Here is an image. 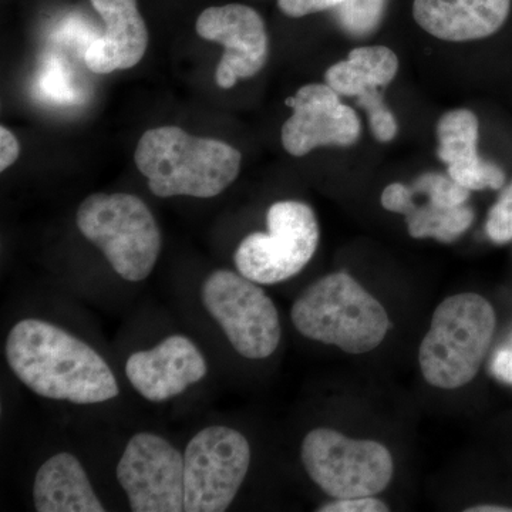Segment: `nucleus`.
I'll return each mask as SVG.
<instances>
[{
    "label": "nucleus",
    "mask_w": 512,
    "mask_h": 512,
    "mask_svg": "<svg viewBox=\"0 0 512 512\" xmlns=\"http://www.w3.org/2000/svg\"><path fill=\"white\" fill-rule=\"evenodd\" d=\"M6 359L16 377L46 399L74 404L119 396L113 370L83 340L40 319L20 320L6 339Z\"/></svg>",
    "instance_id": "obj_1"
},
{
    "label": "nucleus",
    "mask_w": 512,
    "mask_h": 512,
    "mask_svg": "<svg viewBox=\"0 0 512 512\" xmlns=\"http://www.w3.org/2000/svg\"><path fill=\"white\" fill-rule=\"evenodd\" d=\"M414 194L410 187L400 183L387 185L382 194V205L387 211L406 217L414 207Z\"/></svg>",
    "instance_id": "obj_27"
},
{
    "label": "nucleus",
    "mask_w": 512,
    "mask_h": 512,
    "mask_svg": "<svg viewBox=\"0 0 512 512\" xmlns=\"http://www.w3.org/2000/svg\"><path fill=\"white\" fill-rule=\"evenodd\" d=\"M410 190L414 195H429L430 202L446 208L461 207L470 197V190L456 183L450 175L436 173L420 175Z\"/></svg>",
    "instance_id": "obj_22"
},
{
    "label": "nucleus",
    "mask_w": 512,
    "mask_h": 512,
    "mask_svg": "<svg viewBox=\"0 0 512 512\" xmlns=\"http://www.w3.org/2000/svg\"><path fill=\"white\" fill-rule=\"evenodd\" d=\"M198 36L224 46L215 79L221 89H231L239 79H251L264 69L269 57V37L262 16L239 3L205 9L197 19Z\"/></svg>",
    "instance_id": "obj_11"
},
{
    "label": "nucleus",
    "mask_w": 512,
    "mask_h": 512,
    "mask_svg": "<svg viewBox=\"0 0 512 512\" xmlns=\"http://www.w3.org/2000/svg\"><path fill=\"white\" fill-rule=\"evenodd\" d=\"M35 87L40 99L55 106H73L83 99L72 67L59 56L50 55L43 60Z\"/></svg>",
    "instance_id": "obj_20"
},
{
    "label": "nucleus",
    "mask_w": 512,
    "mask_h": 512,
    "mask_svg": "<svg viewBox=\"0 0 512 512\" xmlns=\"http://www.w3.org/2000/svg\"><path fill=\"white\" fill-rule=\"evenodd\" d=\"M493 373L501 382L512 384V350L503 349L495 355Z\"/></svg>",
    "instance_id": "obj_29"
},
{
    "label": "nucleus",
    "mask_w": 512,
    "mask_h": 512,
    "mask_svg": "<svg viewBox=\"0 0 512 512\" xmlns=\"http://www.w3.org/2000/svg\"><path fill=\"white\" fill-rule=\"evenodd\" d=\"M92 5L103 19L104 32L84 50L87 69L109 74L140 63L148 47V30L137 0H92Z\"/></svg>",
    "instance_id": "obj_14"
},
{
    "label": "nucleus",
    "mask_w": 512,
    "mask_h": 512,
    "mask_svg": "<svg viewBox=\"0 0 512 512\" xmlns=\"http://www.w3.org/2000/svg\"><path fill=\"white\" fill-rule=\"evenodd\" d=\"M291 318L305 338L350 355L376 349L390 329L382 303L345 272L325 276L306 288L293 303Z\"/></svg>",
    "instance_id": "obj_3"
},
{
    "label": "nucleus",
    "mask_w": 512,
    "mask_h": 512,
    "mask_svg": "<svg viewBox=\"0 0 512 512\" xmlns=\"http://www.w3.org/2000/svg\"><path fill=\"white\" fill-rule=\"evenodd\" d=\"M292 116L281 130L282 146L293 157L319 147H349L362 133L359 117L328 84H306L286 101Z\"/></svg>",
    "instance_id": "obj_12"
},
{
    "label": "nucleus",
    "mask_w": 512,
    "mask_h": 512,
    "mask_svg": "<svg viewBox=\"0 0 512 512\" xmlns=\"http://www.w3.org/2000/svg\"><path fill=\"white\" fill-rule=\"evenodd\" d=\"M20 154L18 138L9 128H0V171L8 170L16 163Z\"/></svg>",
    "instance_id": "obj_28"
},
{
    "label": "nucleus",
    "mask_w": 512,
    "mask_h": 512,
    "mask_svg": "<svg viewBox=\"0 0 512 512\" xmlns=\"http://www.w3.org/2000/svg\"><path fill=\"white\" fill-rule=\"evenodd\" d=\"M478 119L473 111H448L437 124V156L447 164L448 175L470 191L500 190L505 173L478 156Z\"/></svg>",
    "instance_id": "obj_16"
},
{
    "label": "nucleus",
    "mask_w": 512,
    "mask_h": 512,
    "mask_svg": "<svg viewBox=\"0 0 512 512\" xmlns=\"http://www.w3.org/2000/svg\"><path fill=\"white\" fill-rule=\"evenodd\" d=\"M268 232H252L234 254L235 266L256 284L288 281L311 262L319 244V224L309 205L279 201L266 214Z\"/></svg>",
    "instance_id": "obj_7"
},
{
    "label": "nucleus",
    "mask_w": 512,
    "mask_h": 512,
    "mask_svg": "<svg viewBox=\"0 0 512 512\" xmlns=\"http://www.w3.org/2000/svg\"><path fill=\"white\" fill-rule=\"evenodd\" d=\"M319 512H387L390 508L386 503L370 497L345 498V500H336L333 503L325 504L320 507Z\"/></svg>",
    "instance_id": "obj_26"
},
{
    "label": "nucleus",
    "mask_w": 512,
    "mask_h": 512,
    "mask_svg": "<svg viewBox=\"0 0 512 512\" xmlns=\"http://www.w3.org/2000/svg\"><path fill=\"white\" fill-rule=\"evenodd\" d=\"M201 299L239 355L247 359L274 355L281 342V322L274 302L256 282L239 272L218 269L205 279Z\"/></svg>",
    "instance_id": "obj_8"
},
{
    "label": "nucleus",
    "mask_w": 512,
    "mask_h": 512,
    "mask_svg": "<svg viewBox=\"0 0 512 512\" xmlns=\"http://www.w3.org/2000/svg\"><path fill=\"white\" fill-rule=\"evenodd\" d=\"M117 480L131 511H185L184 456L157 434L131 437L117 466Z\"/></svg>",
    "instance_id": "obj_10"
},
{
    "label": "nucleus",
    "mask_w": 512,
    "mask_h": 512,
    "mask_svg": "<svg viewBox=\"0 0 512 512\" xmlns=\"http://www.w3.org/2000/svg\"><path fill=\"white\" fill-rule=\"evenodd\" d=\"M397 72L399 57L389 47H356L348 59L326 70L325 82L338 94L359 97L367 90L389 86Z\"/></svg>",
    "instance_id": "obj_18"
},
{
    "label": "nucleus",
    "mask_w": 512,
    "mask_h": 512,
    "mask_svg": "<svg viewBox=\"0 0 512 512\" xmlns=\"http://www.w3.org/2000/svg\"><path fill=\"white\" fill-rule=\"evenodd\" d=\"M487 234L495 244H505L512 239V181L488 212Z\"/></svg>",
    "instance_id": "obj_24"
},
{
    "label": "nucleus",
    "mask_w": 512,
    "mask_h": 512,
    "mask_svg": "<svg viewBox=\"0 0 512 512\" xmlns=\"http://www.w3.org/2000/svg\"><path fill=\"white\" fill-rule=\"evenodd\" d=\"M497 325L493 305L477 293H458L434 311L419 349L421 373L430 386H466L483 365Z\"/></svg>",
    "instance_id": "obj_4"
},
{
    "label": "nucleus",
    "mask_w": 512,
    "mask_h": 512,
    "mask_svg": "<svg viewBox=\"0 0 512 512\" xmlns=\"http://www.w3.org/2000/svg\"><path fill=\"white\" fill-rule=\"evenodd\" d=\"M387 0H345L336 9L340 26L349 35H370L382 22Z\"/></svg>",
    "instance_id": "obj_21"
},
{
    "label": "nucleus",
    "mask_w": 512,
    "mask_h": 512,
    "mask_svg": "<svg viewBox=\"0 0 512 512\" xmlns=\"http://www.w3.org/2000/svg\"><path fill=\"white\" fill-rule=\"evenodd\" d=\"M33 501L39 512H104L79 458L70 453L50 457L37 471Z\"/></svg>",
    "instance_id": "obj_17"
},
{
    "label": "nucleus",
    "mask_w": 512,
    "mask_h": 512,
    "mask_svg": "<svg viewBox=\"0 0 512 512\" xmlns=\"http://www.w3.org/2000/svg\"><path fill=\"white\" fill-rule=\"evenodd\" d=\"M76 224L121 278L141 282L153 272L163 239L153 212L136 195H90L77 210Z\"/></svg>",
    "instance_id": "obj_5"
},
{
    "label": "nucleus",
    "mask_w": 512,
    "mask_h": 512,
    "mask_svg": "<svg viewBox=\"0 0 512 512\" xmlns=\"http://www.w3.org/2000/svg\"><path fill=\"white\" fill-rule=\"evenodd\" d=\"M345 0H278V8L289 18H305L313 13L338 8Z\"/></svg>",
    "instance_id": "obj_25"
},
{
    "label": "nucleus",
    "mask_w": 512,
    "mask_h": 512,
    "mask_svg": "<svg viewBox=\"0 0 512 512\" xmlns=\"http://www.w3.org/2000/svg\"><path fill=\"white\" fill-rule=\"evenodd\" d=\"M410 237L434 238L441 242H454L460 238L474 221V212L466 205L461 207H439L429 201L416 205L406 215Z\"/></svg>",
    "instance_id": "obj_19"
},
{
    "label": "nucleus",
    "mask_w": 512,
    "mask_h": 512,
    "mask_svg": "<svg viewBox=\"0 0 512 512\" xmlns=\"http://www.w3.org/2000/svg\"><path fill=\"white\" fill-rule=\"evenodd\" d=\"M512 0H414L417 25L444 42H473L495 35L511 12Z\"/></svg>",
    "instance_id": "obj_15"
},
{
    "label": "nucleus",
    "mask_w": 512,
    "mask_h": 512,
    "mask_svg": "<svg viewBox=\"0 0 512 512\" xmlns=\"http://www.w3.org/2000/svg\"><path fill=\"white\" fill-rule=\"evenodd\" d=\"M249 464L251 447L238 430L211 426L195 434L184 454L185 511H227Z\"/></svg>",
    "instance_id": "obj_9"
},
{
    "label": "nucleus",
    "mask_w": 512,
    "mask_h": 512,
    "mask_svg": "<svg viewBox=\"0 0 512 512\" xmlns=\"http://www.w3.org/2000/svg\"><path fill=\"white\" fill-rule=\"evenodd\" d=\"M357 103L366 110L369 116L370 128H372L373 136L379 143H389L394 140L399 131L396 117L389 107L384 103L382 93L379 89H370L357 97Z\"/></svg>",
    "instance_id": "obj_23"
},
{
    "label": "nucleus",
    "mask_w": 512,
    "mask_h": 512,
    "mask_svg": "<svg viewBox=\"0 0 512 512\" xmlns=\"http://www.w3.org/2000/svg\"><path fill=\"white\" fill-rule=\"evenodd\" d=\"M466 512H512L511 507L504 505H476V507L467 508Z\"/></svg>",
    "instance_id": "obj_30"
},
{
    "label": "nucleus",
    "mask_w": 512,
    "mask_h": 512,
    "mask_svg": "<svg viewBox=\"0 0 512 512\" xmlns=\"http://www.w3.org/2000/svg\"><path fill=\"white\" fill-rule=\"evenodd\" d=\"M301 457L313 483L335 500L382 493L393 478V457L383 444L326 427L306 434Z\"/></svg>",
    "instance_id": "obj_6"
},
{
    "label": "nucleus",
    "mask_w": 512,
    "mask_h": 512,
    "mask_svg": "<svg viewBox=\"0 0 512 512\" xmlns=\"http://www.w3.org/2000/svg\"><path fill=\"white\" fill-rule=\"evenodd\" d=\"M205 357L192 340L173 335L156 348L128 357V382L148 402L161 403L183 394L207 375Z\"/></svg>",
    "instance_id": "obj_13"
},
{
    "label": "nucleus",
    "mask_w": 512,
    "mask_h": 512,
    "mask_svg": "<svg viewBox=\"0 0 512 512\" xmlns=\"http://www.w3.org/2000/svg\"><path fill=\"white\" fill-rule=\"evenodd\" d=\"M134 161L157 197L212 198L237 180L242 156L224 141L165 126L143 134Z\"/></svg>",
    "instance_id": "obj_2"
}]
</instances>
